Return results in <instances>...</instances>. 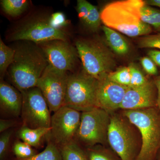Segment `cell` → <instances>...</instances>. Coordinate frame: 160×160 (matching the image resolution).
<instances>
[{
	"mask_svg": "<svg viewBox=\"0 0 160 160\" xmlns=\"http://www.w3.org/2000/svg\"><path fill=\"white\" fill-rule=\"evenodd\" d=\"M20 42L13 48L14 60L7 71L13 86L21 92L36 87L49 63L37 44L29 41Z\"/></svg>",
	"mask_w": 160,
	"mask_h": 160,
	"instance_id": "6da1fadb",
	"label": "cell"
},
{
	"mask_svg": "<svg viewBox=\"0 0 160 160\" xmlns=\"http://www.w3.org/2000/svg\"><path fill=\"white\" fill-rule=\"evenodd\" d=\"M145 1L123 0L106 5L101 11V18L104 26L130 37L149 35L151 26L143 22L141 9Z\"/></svg>",
	"mask_w": 160,
	"mask_h": 160,
	"instance_id": "7a4b0ae2",
	"label": "cell"
},
{
	"mask_svg": "<svg viewBox=\"0 0 160 160\" xmlns=\"http://www.w3.org/2000/svg\"><path fill=\"white\" fill-rule=\"evenodd\" d=\"M123 114L141 134L142 145L136 160H154L160 149V109L124 110Z\"/></svg>",
	"mask_w": 160,
	"mask_h": 160,
	"instance_id": "3957f363",
	"label": "cell"
},
{
	"mask_svg": "<svg viewBox=\"0 0 160 160\" xmlns=\"http://www.w3.org/2000/svg\"><path fill=\"white\" fill-rule=\"evenodd\" d=\"M84 71L97 80L113 71L116 62L106 42L97 38L80 39L75 43Z\"/></svg>",
	"mask_w": 160,
	"mask_h": 160,
	"instance_id": "277c9868",
	"label": "cell"
},
{
	"mask_svg": "<svg viewBox=\"0 0 160 160\" xmlns=\"http://www.w3.org/2000/svg\"><path fill=\"white\" fill-rule=\"evenodd\" d=\"M50 16L33 12L23 19L9 32V41H29L36 44L53 40L69 41L64 29H55L49 23Z\"/></svg>",
	"mask_w": 160,
	"mask_h": 160,
	"instance_id": "5b68a950",
	"label": "cell"
},
{
	"mask_svg": "<svg viewBox=\"0 0 160 160\" xmlns=\"http://www.w3.org/2000/svg\"><path fill=\"white\" fill-rule=\"evenodd\" d=\"M98 80L84 70L69 74L64 106L82 112L98 107Z\"/></svg>",
	"mask_w": 160,
	"mask_h": 160,
	"instance_id": "8992f818",
	"label": "cell"
},
{
	"mask_svg": "<svg viewBox=\"0 0 160 160\" xmlns=\"http://www.w3.org/2000/svg\"><path fill=\"white\" fill-rule=\"evenodd\" d=\"M134 126L124 116H111L108 142L121 160H136L140 151Z\"/></svg>",
	"mask_w": 160,
	"mask_h": 160,
	"instance_id": "52a82bcc",
	"label": "cell"
},
{
	"mask_svg": "<svg viewBox=\"0 0 160 160\" xmlns=\"http://www.w3.org/2000/svg\"><path fill=\"white\" fill-rule=\"evenodd\" d=\"M110 120L109 112L98 107L82 112L81 122L75 140L89 147L105 144L108 141Z\"/></svg>",
	"mask_w": 160,
	"mask_h": 160,
	"instance_id": "ba28073f",
	"label": "cell"
},
{
	"mask_svg": "<svg viewBox=\"0 0 160 160\" xmlns=\"http://www.w3.org/2000/svg\"><path fill=\"white\" fill-rule=\"evenodd\" d=\"M21 92L23 126L32 129L50 127L51 112L41 90L34 87Z\"/></svg>",
	"mask_w": 160,
	"mask_h": 160,
	"instance_id": "9c48e42d",
	"label": "cell"
},
{
	"mask_svg": "<svg viewBox=\"0 0 160 160\" xmlns=\"http://www.w3.org/2000/svg\"><path fill=\"white\" fill-rule=\"evenodd\" d=\"M69 75L49 65L38 81L36 87L42 92L50 112L65 105Z\"/></svg>",
	"mask_w": 160,
	"mask_h": 160,
	"instance_id": "30bf717a",
	"label": "cell"
},
{
	"mask_svg": "<svg viewBox=\"0 0 160 160\" xmlns=\"http://www.w3.org/2000/svg\"><path fill=\"white\" fill-rule=\"evenodd\" d=\"M81 112L63 106L51 116L50 139L57 145L62 146L75 139L81 122Z\"/></svg>",
	"mask_w": 160,
	"mask_h": 160,
	"instance_id": "8fae6325",
	"label": "cell"
},
{
	"mask_svg": "<svg viewBox=\"0 0 160 160\" xmlns=\"http://www.w3.org/2000/svg\"><path fill=\"white\" fill-rule=\"evenodd\" d=\"M42 50L49 65L60 71L74 72L78 54L69 41L53 40L37 44Z\"/></svg>",
	"mask_w": 160,
	"mask_h": 160,
	"instance_id": "7c38bea8",
	"label": "cell"
},
{
	"mask_svg": "<svg viewBox=\"0 0 160 160\" xmlns=\"http://www.w3.org/2000/svg\"><path fill=\"white\" fill-rule=\"evenodd\" d=\"M157 99V90L154 80H149L140 87H129L120 109L136 110L158 107Z\"/></svg>",
	"mask_w": 160,
	"mask_h": 160,
	"instance_id": "4fadbf2b",
	"label": "cell"
},
{
	"mask_svg": "<svg viewBox=\"0 0 160 160\" xmlns=\"http://www.w3.org/2000/svg\"><path fill=\"white\" fill-rule=\"evenodd\" d=\"M129 87L112 82L108 76L98 80L97 92L98 107L109 113L120 109Z\"/></svg>",
	"mask_w": 160,
	"mask_h": 160,
	"instance_id": "5bb4252c",
	"label": "cell"
},
{
	"mask_svg": "<svg viewBox=\"0 0 160 160\" xmlns=\"http://www.w3.org/2000/svg\"><path fill=\"white\" fill-rule=\"evenodd\" d=\"M22 96L19 90L9 83L1 80L0 110L1 113L9 117L16 118L21 115Z\"/></svg>",
	"mask_w": 160,
	"mask_h": 160,
	"instance_id": "9a60e30c",
	"label": "cell"
},
{
	"mask_svg": "<svg viewBox=\"0 0 160 160\" xmlns=\"http://www.w3.org/2000/svg\"><path fill=\"white\" fill-rule=\"evenodd\" d=\"M106 43L113 53L124 57L129 54L130 47L127 40L118 32L105 26H102Z\"/></svg>",
	"mask_w": 160,
	"mask_h": 160,
	"instance_id": "2e32d148",
	"label": "cell"
},
{
	"mask_svg": "<svg viewBox=\"0 0 160 160\" xmlns=\"http://www.w3.org/2000/svg\"><path fill=\"white\" fill-rule=\"evenodd\" d=\"M51 127L32 129L22 126L17 132L18 138L33 148L39 147L42 138L49 134Z\"/></svg>",
	"mask_w": 160,
	"mask_h": 160,
	"instance_id": "e0dca14e",
	"label": "cell"
},
{
	"mask_svg": "<svg viewBox=\"0 0 160 160\" xmlns=\"http://www.w3.org/2000/svg\"><path fill=\"white\" fill-rule=\"evenodd\" d=\"M62 160H89L87 152L78 144L76 140L59 147Z\"/></svg>",
	"mask_w": 160,
	"mask_h": 160,
	"instance_id": "ac0fdd59",
	"label": "cell"
},
{
	"mask_svg": "<svg viewBox=\"0 0 160 160\" xmlns=\"http://www.w3.org/2000/svg\"><path fill=\"white\" fill-rule=\"evenodd\" d=\"M1 5L6 14L12 17H17L27 10L29 2L26 0H2Z\"/></svg>",
	"mask_w": 160,
	"mask_h": 160,
	"instance_id": "d6986e66",
	"label": "cell"
},
{
	"mask_svg": "<svg viewBox=\"0 0 160 160\" xmlns=\"http://www.w3.org/2000/svg\"><path fill=\"white\" fill-rule=\"evenodd\" d=\"M14 49L4 43L0 38V75L2 78L14 60Z\"/></svg>",
	"mask_w": 160,
	"mask_h": 160,
	"instance_id": "ffe728a7",
	"label": "cell"
},
{
	"mask_svg": "<svg viewBox=\"0 0 160 160\" xmlns=\"http://www.w3.org/2000/svg\"><path fill=\"white\" fill-rule=\"evenodd\" d=\"M15 160H62L60 149L57 145L49 139L45 149L40 153L28 158Z\"/></svg>",
	"mask_w": 160,
	"mask_h": 160,
	"instance_id": "44dd1931",
	"label": "cell"
},
{
	"mask_svg": "<svg viewBox=\"0 0 160 160\" xmlns=\"http://www.w3.org/2000/svg\"><path fill=\"white\" fill-rule=\"evenodd\" d=\"M141 18L144 23L160 32V10L145 4L141 9Z\"/></svg>",
	"mask_w": 160,
	"mask_h": 160,
	"instance_id": "7402d4cb",
	"label": "cell"
},
{
	"mask_svg": "<svg viewBox=\"0 0 160 160\" xmlns=\"http://www.w3.org/2000/svg\"><path fill=\"white\" fill-rule=\"evenodd\" d=\"M109 79L122 86L129 87L130 85V71L129 67H123L110 72L108 75Z\"/></svg>",
	"mask_w": 160,
	"mask_h": 160,
	"instance_id": "603a6c76",
	"label": "cell"
},
{
	"mask_svg": "<svg viewBox=\"0 0 160 160\" xmlns=\"http://www.w3.org/2000/svg\"><path fill=\"white\" fill-rule=\"evenodd\" d=\"M12 151L18 159H26L37 154V151L27 143L20 141L15 142Z\"/></svg>",
	"mask_w": 160,
	"mask_h": 160,
	"instance_id": "cb8c5ba5",
	"label": "cell"
},
{
	"mask_svg": "<svg viewBox=\"0 0 160 160\" xmlns=\"http://www.w3.org/2000/svg\"><path fill=\"white\" fill-rule=\"evenodd\" d=\"M102 22L101 13L97 7L89 3V14L85 24L91 31L95 32L98 30Z\"/></svg>",
	"mask_w": 160,
	"mask_h": 160,
	"instance_id": "d4e9b609",
	"label": "cell"
},
{
	"mask_svg": "<svg viewBox=\"0 0 160 160\" xmlns=\"http://www.w3.org/2000/svg\"><path fill=\"white\" fill-rule=\"evenodd\" d=\"M130 71L131 80L129 87L136 88L146 84L149 80L145 77L141 70L133 63H131L128 66Z\"/></svg>",
	"mask_w": 160,
	"mask_h": 160,
	"instance_id": "484cf974",
	"label": "cell"
},
{
	"mask_svg": "<svg viewBox=\"0 0 160 160\" xmlns=\"http://www.w3.org/2000/svg\"><path fill=\"white\" fill-rule=\"evenodd\" d=\"M89 160H118L108 150L94 146L87 149Z\"/></svg>",
	"mask_w": 160,
	"mask_h": 160,
	"instance_id": "4316f807",
	"label": "cell"
},
{
	"mask_svg": "<svg viewBox=\"0 0 160 160\" xmlns=\"http://www.w3.org/2000/svg\"><path fill=\"white\" fill-rule=\"evenodd\" d=\"M138 45L140 48L160 49V32L142 37L138 40Z\"/></svg>",
	"mask_w": 160,
	"mask_h": 160,
	"instance_id": "83f0119b",
	"label": "cell"
},
{
	"mask_svg": "<svg viewBox=\"0 0 160 160\" xmlns=\"http://www.w3.org/2000/svg\"><path fill=\"white\" fill-rule=\"evenodd\" d=\"M13 130L10 129L1 133L0 136V160H4L7 156L10 139Z\"/></svg>",
	"mask_w": 160,
	"mask_h": 160,
	"instance_id": "f1b7e54d",
	"label": "cell"
},
{
	"mask_svg": "<svg viewBox=\"0 0 160 160\" xmlns=\"http://www.w3.org/2000/svg\"><path fill=\"white\" fill-rule=\"evenodd\" d=\"M49 23L52 27L57 29H64L69 24L65 15L62 12L52 13L49 18Z\"/></svg>",
	"mask_w": 160,
	"mask_h": 160,
	"instance_id": "f546056e",
	"label": "cell"
},
{
	"mask_svg": "<svg viewBox=\"0 0 160 160\" xmlns=\"http://www.w3.org/2000/svg\"><path fill=\"white\" fill-rule=\"evenodd\" d=\"M89 2L86 0H78L77 11L80 19L85 23L89 12Z\"/></svg>",
	"mask_w": 160,
	"mask_h": 160,
	"instance_id": "4dcf8cb0",
	"label": "cell"
},
{
	"mask_svg": "<svg viewBox=\"0 0 160 160\" xmlns=\"http://www.w3.org/2000/svg\"><path fill=\"white\" fill-rule=\"evenodd\" d=\"M141 63L143 69L148 74L154 76L158 74V70L156 65L148 57L142 58Z\"/></svg>",
	"mask_w": 160,
	"mask_h": 160,
	"instance_id": "1f68e13d",
	"label": "cell"
},
{
	"mask_svg": "<svg viewBox=\"0 0 160 160\" xmlns=\"http://www.w3.org/2000/svg\"><path fill=\"white\" fill-rule=\"evenodd\" d=\"M16 123V121L14 119L0 120V132L2 133L10 129Z\"/></svg>",
	"mask_w": 160,
	"mask_h": 160,
	"instance_id": "d6a6232c",
	"label": "cell"
},
{
	"mask_svg": "<svg viewBox=\"0 0 160 160\" xmlns=\"http://www.w3.org/2000/svg\"><path fill=\"white\" fill-rule=\"evenodd\" d=\"M148 56L157 66L160 67V50L156 49L149 50L148 52Z\"/></svg>",
	"mask_w": 160,
	"mask_h": 160,
	"instance_id": "836d02e7",
	"label": "cell"
},
{
	"mask_svg": "<svg viewBox=\"0 0 160 160\" xmlns=\"http://www.w3.org/2000/svg\"><path fill=\"white\" fill-rule=\"evenodd\" d=\"M154 82L157 90L158 107L160 110V75L155 78Z\"/></svg>",
	"mask_w": 160,
	"mask_h": 160,
	"instance_id": "e575fe53",
	"label": "cell"
},
{
	"mask_svg": "<svg viewBox=\"0 0 160 160\" xmlns=\"http://www.w3.org/2000/svg\"><path fill=\"white\" fill-rule=\"evenodd\" d=\"M144 1L146 5L156 6L160 8V0H147Z\"/></svg>",
	"mask_w": 160,
	"mask_h": 160,
	"instance_id": "d590c367",
	"label": "cell"
},
{
	"mask_svg": "<svg viewBox=\"0 0 160 160\" xmlns=\"http://www.w3.org/2000/svg\"><path fill=\"white\" fill-rule=\"evenodd\" d=\"M158 160H160V155H159V156L158 158Z\"/></svg>",
	"mask_w": 160,
	"mask_h": 160,
	"instance_id": "8d00e7d4",
	"label": "cell"
}]
</instances>
